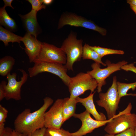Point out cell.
Masks as SVG:
<instances>
[{
  "instance_id": "5b68a950",
  "label": "cell",
  "mask_w": 136,
  "mask_h": 136,
  "mask_svg": "<svg viewBox=\"0 0 136 136\" xmlns=\"http://www.w3.org/2000/svg\"><path fill=\"white\" fill-rule=\"evenodd\" d=\"M68 87L70 94L69 99L73 100L87 90L94 92L97 87V83L88 73L80 72L71 78Z\"/></svg>"
},
{
  "instance_id": "9a60e30c",
  "label": "cell",
  "mask_w": 136,
  "mask_h": 136,
  "mask_svg": "<svg viewBox=\"0 0 136 136\" xmlns=\"http://www.w3.org/2000/svg\"><path fill=\"white\" fill-rule=\"evenodd\" d=\"M95 92L93 93L91 92L89 95L85 98L79 97L76 99L78 103H81L85 108L86 110L91 114L97 120L104 121L107 120L105 114L102 113H99L96 110L93 100V95Z\"/></svg>"
},
{
  "instance_id": "2e32d148",
  "label": "cell",
  "mask_w": 136,
  "mask_h": 136,
  "mask_svg": "<svg viewBox=\"0 0 136 136\" xmlns=\"http://www.w3.org/2000/svg\"><path fill=\"white\" fill-rule=\"evenodd\" d=\"M78 103L76 99L71 100L69 97L63 99V115L64 122L73 116L75 114L76 104Z\"/></svg>"
},
{
  "instance_id": "d4e9b609",
  "label": "cell",
  "mask_w": 136,
  "mask_h": 136,
  "mask_svg": "<svg viewBox=\"0 0 136 136\" xmlns=\"http://www.w3.org/2000/svg\"><path fill=\"white\" fill-rule=\"evenodd\" d=\"M104 136H135L134 129L129 128L115 135L105 134Z\"/></svg>"
},
{
  "instance_id": "44dd1931",
  "label": "cell",
  "mask_w": 136,
  "mask_h": 136,
  "mask_svg": "<svg viewBox=\"0 0 136 136\" xmlns=\"http://www.w3.org/2000/svg\"><path fill=\"white\" fill-rule=\"evenodd\" d=\"M117 87L119 95V97L120 99L122 97L131 95L136 96V93H127L128 91L131 89L134 91L136 88V82L130 83H122L119 82H117Z\"/></svg>"
},
{
  "instance_id": "277c9868",
  "label": "cell",
  "mask_w": 136,
  "mask_h": 136,
  "mask_svg": "<svg viewBox=\"0 0 136 136\" xmlns=\"http://www.w3.org/2000/svg\"><path fill=\"white\" fill-rule=\"evenodd\" d=\"M33 62V66L28 69L30 77H33L43 72H49L58 76L68 86L71 77L67 74L68 69L65 65L57 62L41 61Z\"/></svg>"
},
{
  "instance_id": "52a82bcc",
  "label": "cell",
  "mask_w": 136,
  "mask_h": 136,
  "mask_svg": "<svg viewBox=\"0 0 136 136\" xmlns=\"http://www.w3.org/2000/svg\"><path fill=\"white\" fill-rule=\"evenodd\" d=\"M127 63L123 60L116 63H112L109 60H107L106 64L107 67L101 69L100 64L95 62L91 65L92 70L88 71L87 73L97 82V92L99 93L102 91V86L106 83V79L113 73L121 70V66Z\"/></svg>"
},
{
  "instance_id": "1f68e13d",
  "label": "cell",
  "mask_w": 136,
  "mask_h": 136,
  "mask_svg": "<svg viewBox=\"0 0 136 136\" xmlns=\"http://www.w3.org/2000/svg\"><path fill=\"white\" fill-rule=\"evenodd\" d=\"M10 136H26L23 134L13 129Z\"/></svg>"
},
{
  "instance_id": "e575fe53",
  "label": "cell",
  "mask_w": 136,
  "mask_h": 136,
  "mask_svg": "<svg viewBox=\"0 0 136 136\" xmlns=\"http://www.w3.org/2000/svg\"><path fill=\"white\" fill-rule=\"evenodd\" d=\"M43 4L45 5H48L52 3V0H43Z\"/></svg>"
},
{
  "instance_id": "ac0fdd59",
  "label": "cell",
  "mask_w": 136,
  "mask_h": 136,
  "mask_svg": "<svg viewBox=\"0 0 136 136\" xmlns=\"http://www.w3.org/2000/svg\"><path fill=\"white\" fill-rule=\"evenodd\" d=\"M22 38L0 26V40L4 43L5 46H8L10 42H17L20 44Z\"/></svg>"
},
{
  "instance_id": "7a4b0ae2",
  "label": "cell",
  "mask_w": 136,
  "mask_h": 136,
  "mask_svg": "<svg viewBox=\"0 0 136 136\" xmlns=\"http://www.w3.org/2000/svg\"><path fill=\"white\" fill-rule=\"evenodd\" d=\"M132 105L129 103L126 108L115 116L107 123L105 131L108 134L115 135L136 127V114L131 113Z\"/></svg>"
},
{
  "instance_id": "8992f818",
  "label": "cell",
  "mask_w": 136,
  "mask_h": 136,
  "mask_svg": "<svg viewBox=\"0 0 136 136\" xmlns=\"http://www.w3.org/2000/svg\"><path fill=\"white\" fill-rule=\"evenodd\" d=\"M117 78L113 77L112 83L111 87L105 93H99V99L96 101L99 106L105 110L108 119L116 115V111L118 108L120 100L117 87Z\"/></svg>"
},
{
  "instance_id": "ffe728a7",
  "label": "cell",
  "mask_w": 136,
  "mask_h": 136,
  "mask_svg": "<svg viewBox=\"0 0 136 136\" xmlns=\"http://www.w3.org/2000/svg\"><path fill=\"white\" fill-rule=\"evenodd\" d=\"M82 58L83 59H91L95 62L101 64L105 66L106 65V63L102 61L101 58L98 54L91 48L89 45L86 44L83 46Z\"/></svg>"
},
{
  "instance_id": "4fadbf2b",
  "label": "cell",
  "mask_w": 136,
  "mask_h": 136,
  "mask_svg": "<svg viewBox=\"0 0 136 136\" xmlns=\"http://www.w3.org/2000/svg\"><path fill=\"white\" fill-rule=\"evenodd\" d=\"M21 41L24 45V50L28 57L29 62H33L39 53L42 42L33 36L26 33L22 37Z\"/></svg>"
},
{
  "instance_id": "4316f807",
  "label": "cell",
  "mask_w": 136,
  "mask_h": 136,
  "mask_svg": "<svg viewBox=\"0 0 136 136\" xmlns=\"http://www.w3.org/2000/svg\"><path fill=\"white\" fill-rule=\"evenodd\" d=\"M5 81H2L0 83V101L5 97V86L7 84Z\"/></svg>"
},
{
  "instance_id": "5bb4252c",
  "label": "cell",
  "mask_w": 136,
  "mask_h": 136,
  "mask_svg": "<svg viewBox=\"0 0 136 136\" xmlns=\"http://www.w3.org/2000/svg\"><path fill=\"white\" fill-rule=\"evenodd\" d=\"M37 12L31 9L30 12L25 15H19L26 33L36 38L41 30L37 20Z\"/></svg>"
},
{
  "instance_id": "30bf717a",
  "label": "cell",
  "mask_w": 136,
  "mask_h": 136,
  "mask_svg": "<svg viewBox=\"0 0 136 136\" xmlns=\"http://www.w3.org/2000/svg\"><path fill=\"white\" fill-rule=\"evenodd\" d=\"M22 74L20 81L16 80L17 74L13 73L12 74H9L7 76L8 81L5 86V98L8 100L11 99L19 100L21 99V89L22 86L27 81L28 75L23 70H19Z\"/></svg>"
},
{
  "instance_id": "7402d4cb",
  "label": "cell",
  "mask_w": 136,
  "mask_h": 136,
  "mask_svg": "<svg viewBox=\"0 0 136 136\" xmlns=\"http://www.w3.org/2000/svg\"><path fill=\"white\" fill-rule=\"evenodd\" d=\"M90 47L95 51L102 58L107 55L116 54H123L124 52L123 50L111 49L96 46H91Z\"/></svg>"
},
{
  "instance_id": "4dcf8cb0",
  "label": "cell",
  "mask_w": 136,
  "mask_h": 136,
  "mask_svg": "<svg viewBox=\"0 0 136 136\" xmlns=\"http://www.w3.org/2000/svg\"><path fill=\"white\" fill-rule=\"evenodd\" d=\"M4 3V5L3 7L4 8L7 6H9L13 9H14L13 7L11 5V3L13 1V0H3Z\"/></svg>"
},
{
  "instance_id": "484cf974",
  "label": "cell",
  "mask_w": 136,
  "mask_h": 136,
  "mask_svg": "<svg viewBox=\"0 0 136 136\" xmlns=\"http://www.w3.org/2000/svg\"><path fill=\"white\" fill-rule=\"evenodd\" d=\"M8 111L2 105H0V124L5 123L7 117Z\"/></svg>"
},
{
  "instance_id": "3957f363",
  "label": "cell",
  "mask_w": 136,
  "mask_h": 136,
  "mask_svg": "<svg viewBox=\"0 0 136 136\" xmlns=\"http://www.w3.org/2000/svg\"><path fill=\"white\" fill-rule=\"evenodd\" d=\"M83 40L78 39L77 34L71 31L63 41L60 47L67 57L65 64L68 70L73 71V65L75 62L80 61L82 56Z\"/></svg>"
},
{
  "instance_id": "603a6c76",
  "label": "cell",
  "mask_w": 136,
  "mask_h": 136,
  "mask_svg": "<svg viewBox=\"0 0 136 136\" xmlns=\"http://www.w3.org/2000/svg\"><path fill=\"white\" fill-rule=\"evenodd\" d=\"M44 136H72L71 133L62 128H46Z\"/></svg>"
},
{
  "instance_id": "d6986e66",
  "label": "cell",
  "mask_w": 136,
  "mask_h": 136,
  "mask_svg": "<svg viewBox=\"0 0 136 136\" xmlns=\"http://www.w3.org/2000/svg\"><path fill=\"white\" fill-rule=\"evenodd\" d=\"M15 63V59L9 56H5L0 59V75L7 76L10 73Z\"/></svg>"
},
{
  "instance_id": "d6a6232c",
  "label": "cell",
  "mask_w": 136,
  "mask_h": 136,
  "mask_svg": "<svg viewBox=\"0 0 136 136\" xmlns=\"http://www.w3.org/2000/svg\"><path fill=\"white\" fill-rule=\"evenodd\" d=\"M5 129V123L0 124V136H1L4 133Z\"/></svg>"
},
{
  "instance_id": "d590c367",
  "label": "cell",
  "mask_w": 136,
  "mask_h": 136,
  "mask_svg": "<svg viewBox=\"0 0 136 136\" xmlns=\"http://www.w3.org/2000/svg\"><path fill=\"white\" fill-rule=\"evenodd\" d=\"M130 8L136 14V6L130 5Z\"/></svg>"
},
{
  "instance_id": "ba28073f",
  "label": "cell",
  "mask_w": 136,
  "mask_h": 136,
  "mask_svg": "<svg viewBox=\"0 0 136 136\" xmlns=\"http://www.w3.org/2000/svg\"><path fill=\"white\" fill-rule=\"evenodd\" d=\"M67 25L92 30L103 36L107 34L106 29L98 26L93 21L74 13L68 12L63 13L59 19L57 29H60Z\"/></svg>"
},
{
  "instance_id": "cb8c5ba5",
  "label": "cell",
  "mask_w": 136,
  "mask_h": 136,
  "mask_svg": "<svg viewBox=\"0 0 136 136\" xmlns=\"http://www.w3.org/2000/svg\"><path fill=\"white\" fill-rule=\"evenodd\" d=\"M27 1L31 4L32 10L37 12L42 9H45L46 7V5L43 4V0H28Z\"/></svg>"
},
{
  "instance_id": "f1b7e54d",
  "label": "cell",
  "mask_w": 136,
  "mask_h": 136,
  "mask_svg": "<svg viewBox=\"0 0 136 136\" xmlns=\"http://www.w3.org/2000/svg\"><path fill=\"white\" fill-rule=\"evenodd\" d=\"M46 128L44 127L38 129L27 136H44Z\"/></svg>"
},
{
  "instance_id": "83f0119b",
  "label": "cell",
  "mask_w": 136,
  "mask_h": 136,
  "mask_svg": "<svg viewBox=\"0 0 136 136\" xmlns=\"http://www.w3.org/2000/svg\"><path fill=\"white\" fill-rule=\"evenodd\" d=\"M121 69L126 71H131L136 74V67L134 66L133 63L124 65L121 66Z\"/></svg>"
},
{
  "instance_id": "9c48e42d",
  "label": "cell",
  "mask_w": 136,
  "mask_h": 136,
  "mask_svg": "<svg viewBox=\"0 0 136 136\" xmlns=\"http://www.w3.org/2000/svg\"><path fill=\"white\" fill-rule=\"evenodd\" d=\"M34 61L57 62L65 65L67 62V57L60 48L45 42H42L39 53Z\"/></svg>"
},
{
  "instance_id": "8d00e7d4",
  "label": "cell",
  "mask_w": 136,
  "mask_h": 136,
  "mask_svg": "<svg viewBox=\"0 0 136 136\" xmlns=\"http://www.w3.org/2000/svg\"><path fill=\"white\" fill-rule=\"evenodd\" d=\"M134 132L135 136H136V127L134 129Z\"/></svg>"
},
{
  "instance_id": "836d02e7",
  "label": "cell",
  "mask_w": 136,
  "mask_h": 136,
  "mask_svg": "<svg viewBox=\"0 0 136 136\" xmlns=\"http://www.w3.org/2000/svg\"><path fill=\"white\" fill-rule=\"evenodd\" d=\"M126 2L130 5L136 6V0H127Z\"/></svg>"
},
{
  "instance_id": "6da1fadb",
  "label": "cell",
  "mask_w": 136,
  "mask_h": 136,
  "mask_svg": "<svg viewBox=\"0 0 136 136\" xmlns=\"http://www.w3.org/2000/svg\"><path fill=\"white\" fill-rule=\"evenodd\" d=\"M43 100V105L38 110L31 112L29 109L26 108L18 115L14 121L15 130L27 136L44 127L46 111L53 100L47 97Z\"/></svg>"
},
{
  "instance_id": "8fae6325",
  "label": "cell",
  "mask_w": 136,
  "mask_h": 136,
  "mask_svg": "<svg viewBox=\"0 0 136 136\" xmlns=\"http://www.w3.org/2000/svg\"><path fill=\"white\" fill-rule=\"evenodd\" d=\"M63 99L55 100L45 114L44 127L46 128L60 129L64 123L63 115Z\"/></svg>"
},
{
  "instance_id": "f546056e",
  "label": "cell",
  "mask_w": 136,
  "mask_h": 136,
  "mask_svg": "<svg viewBox=\"0 0 136 136\" xmlns=\"http://www.w3.org/2000/svg\"><path fill=\"white\" fill-rule=\"evenodd\" d=\"M13 130V129L9 127H5V131L1 136H10Z\"/></svg>"
},
{
  "instance_id": "7c38bea8",
  "label": "cell",
  "mask_w": 136,
  "mask_h": 136,
  "mask_svg": "<svg viewBox=\"0 0 136 136\" xmlns=\"http://www.w3.org/2000/svg\"><path fill=\"white\" fill-rule=\"evenodd\" d=\"M73 116L80 119L82 124L78 131L71 133L72 136H83L91 133L95 129L105 125L113 118L104 121H97L92 118L90 114L86 110L80 114L75 113Z\"/></svg>"
},
{
  "instance_id": "e0dca14e",
  "label": "cell",
  "mask_w": 136,
  "mask_h": 136,
  "mask_svg": "<svg viewBox=\"0 0 136 136\" xmlns=\"http://www.w3.org/2000/svg\"><path fill=\"white\" fill-rule=\"evenodd\" d=\"M0 24L11 32H15L17 29L15 20L10 17L4 7L0 9Z\"/></svg>"
}]
</instances>
